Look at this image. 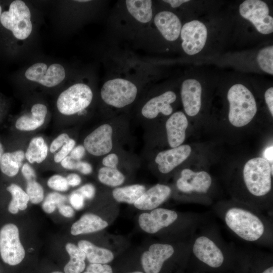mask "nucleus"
<instances>
[{
  "label": "nucleus",
  "instance_id": "nucleus-28",
  "mask_svg": "<svg viewBox=\"0 0 273 273\" xmlns=\"http://www.w3.org/2000/svg\"><path fill=\"white\" fill-rule=\"evenodd\" d=\"M146 191L144 185L134 184L115 188L112 191L114 199L118 202L134 204Z\"/></svg>",
  "mask_w": 273,
  "mask_h": 273
},
{
  "label": "nucleus",
  "instance_id": "nucleus-29",
  "mask_svg": "<svg viewBox=\"0 0 273 273\" xmlns=\"http://www.w3.org/2000/svg\"><path fill=\"white\" fill-rule=\"evenodd\" d=\"M11 194L12 199L8 205V210L12 214H16L19 210H24L27 207L29 198L26 192L19 185L11 184L7 187Z\"/></svg>",
  "mask_w": 273,
  "mask_h": 273
},
{
  "label": "nucleus",
  "instance_id": "nucleus-55",
  "mask_svg": "<svg viewBox=\"0 0 273 273\" xmlns=\"http://www.w3.org/2000/svg\"><path fill=\"white\" fill-rule=\"evenodd\" d=\"M52 273H63V272L58 271H55L52 272Z\"/></svg>",
  "mask_w": 273,
  "mask_h": 273
},
{
  "label": "nucleus",
  "instance_id": "nucleus-7",
  "mask_svg": "<svg viewBox=\"0 0 273 273\" xmlns=\"http://www.w3.org/2000/svg\"><path fill=\"white\" fill-rule=\"evenodd\" d=\"M137 93V87L133 82L120 78L107 81L101 90L103 101L107 105L118 108L131 104Z\"/></svg>",
  "mask_w": 273,
  "mask_h": 273
},
{
  "label": "nucleus",
  "instance_id": "nucleus-45",
  "mask_svg": "<svg viewBox=\"0 0 273 273\" xmlns=\"http://www.w3.org/2000/svg\"><path fill=\"white\" fill-rule=\"evenodd\" d=\"M58 208L59 213L66 217L71 218L74 215L73 209L69 205L62 204Z\"/></svg>",
  "mask_w": 273,
  "mask_h": 273
},
{
  "label": "nucleus",
  "instance_id": "nucleus-26",
  "mask_svg": "<svg viewBox=\"0 0 273 273\" xmlns=\"http://www.w3.org/2000/svg\"><path fill=\"white\" fill-rule=\"evenodd\" d=\"M49 148L44 139L40 136L32 138L25 152V158L30 164L41 163L47 157Z\"/></svg>",
  "mask_w": 273,
  "mask_h": 273
},
{
  "label": "nucleus",
  "instance_id": "nucleus-40",
  "mask_svg": "<svg viewBox=\"0 0 273 273\" xmlns=\"http://www.w3.org/2000/svg\"><path fill=\"white\" fill-rule=\"evenodd\" d=\"M21 170L22 174L26 181L36 179V172L28 163L23 164L21 168Z\"/></svg>",
  "mask_w": 273,
  "mask_h": 273
},
{
  "label": "nucleus",
  "instance_id": "nucleus-38",
  "mask_svg": "<svg viewBox=\"0 0 273 273\" xmlns=\"http://www.w3.org/2000/svg\"><path fill=\"white\" fill-rule=\"evenodd\" d=\"M84 198L77 192H73L69 197V201L72 206L76 210L82 209L84 205Z\"/></svg>",
  "mask_w": 273,
  "mask_h": 273
},
{
  "label": "nucleus",
  "instance_id": "nucleus-14",
  "mask_svg": "<svg viewBox=\"0 0 273 273\" xmlns=\"http://www.w3.org/2000/svg\"><path fill=\"white\" fill-rule=\"evenodd\" d=\"M113 128L109 124H103L88 134L83 141L86 151L95 156L108 154L113 148Z\"/></svg>",
  "mask_w": 273,
  "mask_h": 273
},
{
  "label": "nucleus",
  "instance_id": "nucleus-5",
  "mask_svg": "<svg viewBox=\"0 0 273 273\" xmlns=\"http://www.w3.org/2000/svg\"><path fill=\"white\" fill-rule=\"evenodd\" d=\"M1 23L18 39L28 38L32 30L31 13L25 3L20 0L13 1L8 11L2 12Z\"/></svg>",
  "mask_w": 273,
  "mask_h": 273
},
{
  "label": "nucleus",
  "instance_id": "nucleus-34",
  "mask_svg": "<svg viewBox=\"0 0 273 273\" xmlns=\"http://www.w3.org/2000/svg\"><path fill=\"white\" fill-rule=\"evenodd\" d=\"M47 185L50 188L60 192L66 191L69 188L66 178L60 174L51 176L48 180Z\"/></svg>",
  "mask_w": 273,
  "mask_h": 273
},
{
  "label": "nucleus",
  "instance_id": "nucleus-17",
  "mask_svg": "<svg viewBox=\"0 0 273 273\" xmlns=\"http://www.w3.org/2000/svg\"><path fill=\"white\" fill-rule=\"evenodd\" d=\"M171 194L168 186L158 184L146 191L133 204L140 210H153L166 201Z\"/></svg>",
  "mask_w": 273,
  "mask_h": 273
},
{
  "label": "nucleus",
  "instance_id": "nucleus-49",
  "mask_svg": "<svg viewBox=\"0 0 273 273\" xmlns=\"http://www.w3.org/2000/svg\"><path fill=\"white\" fill-rule=\"evenodd\" d=\"M163 2L169 4L172 8H177L183 4L190 2L188 0H165Z\"/></svg>",
  "mask_w": 273,
  "mask_h": 273
},
{
  "label": "nucleus",
  "instance_id": "nucleus-44",
  "mask_svg": "<svg viewBox=\"0 0 273 273\" xmlns=\"http://www.w3.org/2000/svg\"><path fill=\"white\" fill-rule=\"evenodd\" d=\"M264 98L266 105L271 115H273V87L268 88L264 94Z\"/></svg>",
  "mask_w": 273,
  "mask_h": 273
},
{
  "label": "nucleus",
  "instance_id": "nucleus-35",
  "mask_svg": "<svg viewBox=\"0 0 273 273\" xmlns=\"http://www.w3.org/2000/svg\"><path fill=\"white\" fill-rule=\"evenodd\" d=\"M76 145L75 141L70 138L60 150L54 156V160L56 163H60L62 160L67 157Z\"/></svg>",
  "mask_w": 273,
  "mask_h": 273
},
{
  "label": "nucleus",
  "instance_id": "nucleus-11",
  "mask_svg": "<svg viewBox=\"0 0 273 273\" xmlns=\"http://www.w3.org/2000/svg\"><path fill=\"white\" fill-rule=\"evenodd\" d=\"M180 35L184 51L189 55H194L205 46L207 29L203 22L194 20L186 23L182 26Z\"/></svg>",
  "mask_w": 273,
  "mask_h": 273
},
{
  "label": "nucleus",
  "instance_id": "nucleus-19",
  "mask_svg": "<svg viewBox=\"0 0 273 273\" xmlns=\"http://www.w3.org/2000/svg\"><path fill=\"white\" fill-rule=\"evenodd\" d=\"M154 22L166 40L173 41L180 35L181 23L174 13L167 11L160 12L155 15Z\"/></svg>",
  "mask_w": 273,
  "mask_h": 273
},
{
  "label": "nucleus",
  "instance_id": "nucleus-15",
  "mask_svg": "<svg viewBox=\"0 0 273 273\" xmlns=\"http://www.w3.org/2000/svg\"><path fill=\"white\" fill-rule=\"evenodd\" d=\"M191 148L188 145H181L176 148L159 152L155 161L159 171L163 174L170 172L189 156Z\"/></svg>",
  "mask_w": 273,
  "mask_h": 273
},
{
  "label": "nucleus",
  "instance_id": "nucleus-47",
  "mask_svg": "<svg viewBox=\"0 0 273 273\" xmlns=\"http://www.w3.org/2000/svg\"><path fill=\"white\" fill-rule=\"evenodd\" d=\"M76 160H74L71 158L70 156H68L65 158L60 162L62 167L68 170H75V166Z\"/></svg>",
  "mask_w": 273,
  "mask_h": 273
},
{
  "label": "nucleus",
  "instance_id": "nucleus-46",
  "mask_svg": "<svg viewBox=\"0 0 273 273\" xmlns=\"http://www.w3.org/2000/svg\"><path fill=\"white\" fill-rule=\"evenodd\" d=\"M66 178L69 186L76 187L79 185L81 182L80 176L76 173H70Z\"/></svg>",
  "mask_w": 273,
  "mask_h": 273
},
{
  "label": "nucleus",
  "instance_id": "nucleus-1",
  "mask_svg": "<svg viewBox=\"0 0 273 273\" xmlns=\"http://www.w3.org/2000/svg\"><path fill=\"white\" fill-rule=\"evenodd\" d=\"M212 210L238 239L246 243L272 247V216L235 200L219 202Z\"/></svg>",
  "mask_w": 273,
  "mask_h": 273
},
{
  "label": "nucleus",
  "instance_id": "nucleus-25",
  "mask_svg": "<svg viewBox=\"0 0 273 273\" xmlns=\"http://www.w3.org/2000/svg\"><path fill=\"white\" fill-rule=\"evenodd\" d=\"M127 9L137 21L143 23L149 22L153 16L152 2L149 0H127Z\"/></svg>",
  "mask_w": 273,
  "mask_h": 273
},
{
  "label": "nucleus",
  "instance_id": "nucleus-32",
  "mask_svg": "<svg viewBox=\"0 0 273 273\" xmlns=\"http://www.w3.org/2000/svg\"><path fill=\"white\" fill-rule=\"evenodd\" d=\"M26 192L29 197V201L33 204H38L43 199V189L36 179L26 181Z\"/></svg>",
  "mask_w": 273,
  "mask_h": 273
},
{
  "label": "nucleus",
  "instance_id": "nucleus-20",
  "mask_svg": "<svg viewBox=\"0 0 273 273\" xmlns=\"http://www.w3.org/2000/svg\"><path fill=\"white\" fill-rule=\"evenodd\" d=\"M188 125L187 118L181 111L174 113L168 119L165 127L168 142L170 147L176 148L184 143Z\"/></svg>",
  "mask_w": 273,
  "mask_h": 273
},
{
  "label": "nucleus",
  "instance_id": "nucleus-24",
  "mask_svg": "<svg viewBox=\"0 0 273 273\" xmlns=\"http://www.w3.org/2000/svg\"><path fill=\"white\" fill-rule=\"evenodd\" d=\"M25 158V152L21 150L4 152L0 161L1 171L9 177L16 176L21 168Z\"/></svg>",
  "mask_w": 273,
  "mask_h": 273
},
{
  "label": "nucleus",
  "instance_id": "nucleus-9",
  "mask_svg": "<svg viewBox=\"0 0 273 273\" xmlns=\"http://www.w3.org/2000/svg\"><path fill=\"white\" fill-rule=\"evenodd\" d=\"M269 12L267 4L260 0H246L239 6L241 16L251 22L262 34L273 32V18Z\"/></svg>",
  "mask_w": 273,
  "mask_h": 273
},
{
  "label": "nucleus",
  "instance_id": "nucleus-4",
  "mask_svg": "<svg viewBox=\"0 0 273 273\" xmlns=\"http://www.w3.org/2000/svg\"><path fill=\"white\" fill-rule=\"evenodd\" d=\"M230 104L229 119L236 127L248 124L254 117L257 106L252 93L245 85L237 83L232 85L227 94Z\"/></svg>",
  "mask_w": 273,
  "mask_h": 273
},
{
  "label": "nucleus",
  "instance_id": "nucleus-13",
  "mask_svg": "<svg viewBox=\"0 0 273 273\" xmlns=\"http://www.w3.org/2000/svg\"><path fill=\"white\" fill-rule=\"evenodd\" d=\"M212 183L211 176L206 171L194 172L186 168L181 171L176 186L177 190L184 194L206 195L210 189Z\"/></svg>",
  "mask_w": 273,
  "mask_h": 273
},
{
  "label": "nucleus",
  "instance_id": "nucleus-41",
  "mask_svg": "<svg viewBox=\"0 0 273 273\" xmlns=\"http://www.w3.org/2000/svg\"><path fill=\"white\" fill-rule=\"evenodd\" d=\"M118 163V156L115 153L107 154L102 160L103 165L106 167L117 168Z\"/></svg>",
  "mask_w": 273,
  "mask_h": 273
},
{
  "label": "nucleus",
  "instance_id": "nucleus-10",
  "mask_svg": "<svg viewBox=\"0 0 273 273\" xmlns=\"http://www.w3.org/2000/svg\"><path fill=\"white\" fill-rule=\"evenodd\" d=\"M178 249L172 244L156 243L150 245L141 256V263L146 273H160L165 263L175 255Z\"/></svg>",
  "mask_w": 273,
  "mask_h": 273
},
{
  "label": "nucleus",
  "instance_id": "nucleus-53",
  "mask_svg": "<svg viewBox=\"0 0 273 273\" xmlns=\"http://www.w3.org/2000/svg\"><path fill=\"white\" fill-rule=\"evenodd\" d=\"M76 2H89V1H76Z\"/></svg>",
  "mask_w": 273,
  "mask_h": 273
},
{
  "label": "nucleus",
  "instance_id": "nucleus-27",
  "mask_svg": "<svg viewBox=\"0 0 273 273\" xmlns=\"http://www.w3.org/2000/svg\"><path fill=\"white\" fill-rule=\"evenodd\" d=\"M66 250L70 256V260L65 265V273H81L85 267L86 256L84 252L73 243H68Z\"/></svg>",
  "mask_w": 273,
  "mask_h": 273
},
{
  "label": "nucleus",
  "instance_id": "nucleus-52",
  "mask_svg": "<svg viewBox=\"0 0 273 273\" xmlns=\"http://www.w3.org/2000/svg\"><path fill=\"white\" fill-rule=\"evenodd\" d=\"M2 13V9L1 6H0V23H1V18Z\"/></svg>",
  "mask_w": 273,
  "mask_h": 273
},
{
  "label": "nucleus",
  "instance_id": "nucleus-8",
  "mask_svg": "<svg viewBox=\"0 0 273 273\" xmlns=\"http://www.w3.org/2000/svg\"><path fill=\"white\" fill-rule=\"evenodd\" d=\"M0 255L3 261L10 265L18 264L25 257L19 230L13 223L4 225L0 230Z\"/></svg>",
  "mask_w": 273,
  "mask_h": 273
},
{
  "label": "nucleus",
  "instance_id": "nucleus-48",
  "mask_svg": "<svg viewBox=\"0 0 273 273\" xmlns=\"http://www.w3.org/2000/svg\"><path fill=\"white\" fill-rule=\"evenodd\" d=\"M273 147L271 146L267 148L264 153L263 156L265 160H266L269 163H271L272 164L273 160Z\"/></svg>",
  "mask_w": 273,
  "mask_h": 273
},
{
  "label": "nucleus",
  "instance_id": "nucleus-51",
  "mask_svg": "<svg viewBox=\"0 0 273 273\" xmlns=\"http://www.w3.org/2000/svg\"><path fill=\"white\" fill-rule=\"evenodd\" d=\"M4 153V147L2 144L0 142V161H1L2 156Z\"/></svg>",
  "mask_w": 273,
  "mask_h": 273
},
{
  "label": "nucleus",
  "instance_id": "nucleus-6",
  "mask_svg": "<svg viewBox=\"0 0 273 273\" xmlns=\"http://www.w3.org/2000/svg\"><path fill=\"white\" fill-rule=\"evenodd\" d=\"M93 98V92L87 85L76 83L60 94L57 100V107L62 114L72 115L86 108Z\"/></svg>",
  "mask_w": 273,
  "mask_h": 273
},
{
  "label": "nucleus",
  "instance_id": "nucleus-54",
  "mask_svg": "<svg viewBox=\"0 0 273 273\" xmlns=\"http://www.w3.org/2000/svg\"><path fill=\"white\" fill-rule=\"evenodd\" d=\"M128 273H143V272H141V271H133V272H128Z\"/></svg>",
  "mask_w": 273,
  "mask_h": 273
},
{
  "label": "nucleus",
  "instance_id": "nucleus-22",
  "mask_svg": "<svg viewBox=\"0 0 273 273\" xmlns=\"http://www.w3.org/2000/svg\"><path fill=\"white\" fill-rule=\"evenodd\" d=\"M108 225V222L98 215L87 213L72 225L70 233L73 236L89 234L104 229Z\"/></svg>",
  "mask_w": 273,
  "mask_h": 273
},
{
  "label": "nucleus",
  "instance_id": "nucleus-33",
  "mask_svg": "<svg viewBox=\"0 0 273 273\" xmlns=\"http://www.w3.org/2000/svg\"><path fill=\"white\" fill-rule=\"evenodd\" d=\"M66 200L65 196L57 192H52L49 193L46 197L42 204L43 210L47 213H53L57 207L62 204Z\"/></svg>",
  "mask_w": 273,
  "mask_h": 273
},
{
  "label": "nucleus",
  "instance_id": "nucleus-39",
  "mask_svg": "<svg viewBox=\"0 0 273 273\" xmlns=\"http://www.w3.org/2000/svg\"><path fill=\"white\" fill-rule=\"evenodd\" d=\"M76 192L82 195L84 198L92 199L95 195L96 189L93 185L86 184L81 186Z\"/></svg>",
  "mask_w": 273,
  "mask_h": 273
},
{
  "label": "nucleus",
  "instance_id": "nucleus-37",
  "mask_svg": "<svg viewBox=\"0 0 273 273\" xmlns=\"http://www.w3.org/2000/svg\"><path fill=\"white\" fill-rule=\"evenodd\" d=\"M83 273H113V270L107 264L90 263Z\"/></svg>",
  "mask_w": 273,
  "mask_h": 273
},
{
  "label": "nucleus",
  "instance_id": "nucleus-16",
  "mask_svg": "<svg viewBox=\"0 0 273 273\" xmlns=\"http://www.w3.org/2000/svg\"><path fill=\"white\" fill-rule=\"evenodd\" d=\"M181 101L187 114L190 116L197 115L201 107L202 86L195 79H187L181 84Z\"/></svg>",
  "mask_w": 273,
  "mask_h": 273
},
{
  "label": "nucleus",
  "instance_id": "nucleus-2",
  "mask_svg": "<svg viewBox=\"0 0 273 273\" xmlns=\"http://www.w3.org/2000/svg\"><path fill=\"white\" fill-rule=\"evenodd\" d=\"M236 247L222 237L218 227L209 220L190 239L189 257L200 268L209 271L234 268Z\"/></svg>",
  "mask_w": 273,
  "mask_h": 273
},
{
  "label": "nucleus",
  "instance_id": "nucleus-12",
  "mask_svg": "<svg viewBox=\"0 0 273 273\" xmlns=\"http://www.w3.org/2000/svg\"><path fill=\"white\" fill-rule=\"evenodd\" d=\"M65 75L64 67L58 63L48 67L44 63H36L29 67L25 73L27 79L48 87L60 84L64 79Z\"/></svg>",
  "mask_w": 273,
  "mask_h": 273
},
{
  "label": "nucleus",
  "instance_id": "nucleus-3",
  "mask_svg": "<svg viewBox=\"0 0 273 273\" xmlns=\"http://www.w3.org/2000/svg\"><path fill=\"white\" fill-rule=\"evenodd\" d=\"M204 220L205 215L203 213L189 212L181 214L172 209L157 208L150 213L140 214L139 224L144 231L154 234L179 223H202Z\"/></svg>",
  "mask_w": 273,
  "mask_h": 273
},
{
  "label": "nucleus",
  "instance_id": "nucleus-23",
  "mask_svg": "<svg viewBox=\"0 0 273 273\" xmlns=\"http://www.w3.org/2000/svg\"><path fill=\"white\" fill-rule=\"evenodd\" d=\"M78 246L90 263L107 264L114 259V254L110 250L98 247L88 241H79Z\"/></svg>",
  "mask_w": 273,
  "mask_h": 273
},
{
  "label": "nucleus",
  "instance_id": "nucleus-42",
  "mask_svg": "<svg viewBox=\"0 0 273 273\" xmlns=\"http://www.w3.org/2000/svg\"><path fill=\"white\" fill-rule=\"evenodd\" d=\"M75 170H77L82 174L87 175L91 173L93 171L92 165L85 161H76Z\"/></svg>",
  "mask_w": 273,
  "mask_h": 273
},
{
  "label": "nucleus",
  "instance_id": "nucleus-36",
  "mask_svg": "<svg viewBox=\"0 0 273 273\" xmlns=\"http://www.w3.org/2000/svg\"><path fill=\"white\" fill-rule=\"evenodd\" d=\"M70 139L66 133H62L58 135L51 143L49 150L51 153H55L66 144Z\"/></svg>",
  "mask_w": 273,
  "mask_h": 273
},
{
  "label": "nucleus",
  "instance_id": "nucleus-21",
  "mask_svg": "<svg viewBox=\"0 0 273 273\" xmlns=\"http://www.w3.org/2000/svg\"><path fill=\"white\" fill-rule=\"evenodd\" d=\"M47 112L46 105L36 103L31 107L30 113L24 114L17 119L15 127L22 131L35 130L44 124Z\"/></svg>",
  "mask_w": 273,
  "mask_h": 273
},
{
  "label": "nucleus",
  "instance_id": "nucleus-43",
  "mask_svg": "<svg viewBox=\"0 0 273 273\" xmlns=\"http://www.w3.org/2000/svg\"><path fill=\"white\" fill-rule=\"evenodd\" d=\"M85 152L83 145H78L72 150L70 156L74 160L80 161L84 156Z\"/></svg>",
  "mask_w": 273,
  "mask_h": 273
},
{
  "label": "nucleus",
  "instance_id": "nucleus-31",
  "mask_svg": "<svg viewBox=\"0 0 273 273\" xmlns=\"http://www.w3.org/2000/svg\"><path fill=\"white\" fill-rule=\"evenodd\" d=\"M257 63L262 71L273 74V47H266L259 51L257 56Z\"/></svg>",
  "mask_w": 273,
  "mask_h": 273
},
{
  "label": "nucleus",
  "instance_id": "nucleus-50",
  "mask_svg": "<svg viewBox=\"0 0 273 273\" xmlns=\"http://www.w3.org/2000/svg\"><path fill=\"white\" fill-rule=\"evenodd\" d=\"M262 273H273V266H270L265 269Z\"/></svg>",
  "mask_w": 273,
  "mask_h": 273
},
{
  "label": "nucleus",
  "instance_id": "nucleus-30",
  "mask_svg": "<svg viewBox=\"0 0 273 273\" xmlns=\"http://www.w3.org/2000/svg\"><path fill=\"white\" fill-rule=\"evenodd\" d=\"M98 177L103 184L116 187L121 185L125 177L117 168L102 167L98 171Z\"/></svg>",
  "mask_w": 273,
  "mask_h": 273
},
{
  "label": "nucleus",
  "instance_id": "nucleus-18",
  "mask_svg": "<svg viewBox=\"0 0 273 273\" xmlns=\"http://www.w3.org/2000/svg\"><path fill=\"white\" fill-rule=\"evenodd\" d=\"M176 99L175 94L172 91H167L149 100L143 107L141 113L146 118H155L159 114L168 116L171 114L173 108L171 104Z\"/></svg>",
  "mask_w": 273,
  "mask_h": 273
}]
</instances>
